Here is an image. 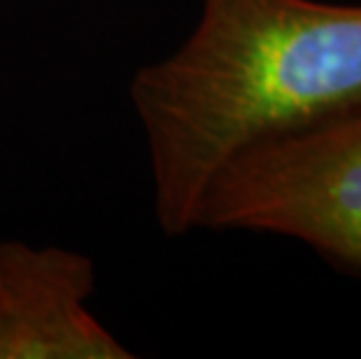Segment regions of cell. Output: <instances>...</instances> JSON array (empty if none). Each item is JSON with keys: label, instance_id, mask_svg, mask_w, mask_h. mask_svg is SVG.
I'll use <instances>...</instances> for the list:
<instances>
[{"label": "cell", "instance_id": "obj_2", "mask_svg": "<svg viewBox=\"0 0 361 359\" xmlns=\"http://www.w3.org/2000/svg\"><path fill=\"white\" fill-rule=\"evenodd\" d=\"M196 229L284 236L361 273V110L235 154L205 189Z\"/></svg>", "mask_w": 361, "mask_h": 359}, {"label": "cell", "instance_id": "obj_1", "mask_svg": "<svg viewBox=\"0 0 361 359\" xmlns=\"http://www.w3.org/2000/svg\"><path fill=\"white\" fill-rule=\"evenodd\" d=\"M128 94L159 226L180 238L235 154L361 110V5L203 0L182 47L140 68Z\"/></svg>", "mask_w": 361, "mask_h": 359}, {"label": "cell", "instance_id": "obj_3", "mask_svg": "<svg viewBox=\"0 0 361 359\" xmlns=\"http://www.w3.org/2000/svg\"><path fill=\"white\" fill-rule=\"evenodd\" d=\"M94 292L82 252L0 241V359H130L91 312Z\"/></svg>", "mask_w": 361, "mask_h": 359}]
</instances>
